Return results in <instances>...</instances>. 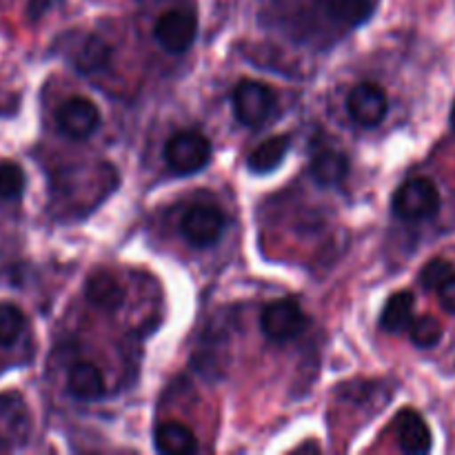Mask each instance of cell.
Instances as JSON below:
<instances>
[{"label":"cell","mask_w":455,"mask_h":455,"mask_svg":"<svg viewBox=\"0 0 455 455\" xmlns=\"http://www.w3.org/2000/svg\"><path fill=\"white\" fill-rule=\"evenodd\" d=\"M451 127H453V132H455V102H453V109H451Z\"/></svg>","instance_id":"cell-23"},{"label":"cell","mask_w":455,"mask_h":455,"mask_svg":"<svg viewBox=\"0 0 455 455\" xmlns=\"http://www.w3.org/2000/svg\"><path fill=\"white\" fill-rule=\"evenodd\" d=\"M453 274H455V267L451 262L443 260V258H435V260H431L429 265L422 269L420 283L425 284L427 289H431V291H434V289L438 291V289L444 284V280L451 278Z\"/></svg>","instance_id":"cell-21"},{"label":"cell","mask_w":455,"mask_h":455,"mask_svg":"<svg viewBox=\"0 0 455 455\" xmlns=\"http://www.w3.org/2000/svg\"><path fill=\"white\" fill-rule=\"evenodd\" d=\"M347 111L360 127H376L389 111V98L385 89L373 83L355 84L347 98Z\"/></svg>","instance_id":"cell-8"},{"label":"cell","mask_w":455,"mask_h":455,"mask_svg":"<svg viewBox=\"0 0 455 455\" xmlns=\"http://www.w3.org/2000/svg\"><path fill=\"white\" fill-rule=\"evenodd\" d=\"M394 213L407 222L429 220L440 212V191L429 178H411L394 194Z\"/></svg>","instance_id":"cell-1"},{"label":"cell","mask_w":455,"mask_h":455,"mask_svg":"<svg viewBox=\"0 0 455 455\" xmlns=\"http://www.w3.org/2000/svg\"><path fill=\"white\" fill-rule=\"evenodd\" d=\"M111 62V47L98 36H89L83 44L78 47L74 56V65L80 74H98L105 71Z\"/></svg>","instance_id":"cell-16"},{"label":"cell","mask_w":455,"mask_h":455,"mask_svg":"<svg viewBox=\"0 0 455 455\" xmlns=\"http://www.w3.org/2000/svg\"><path fill=\"white\" fill-rule=\"evenodd\" d=\"M209 158H212V145L203 133L194 129L173 133L164 147V160L180 176L198 173L200 169L207 167Z\"/></svg>","instance_id":"cell-2"},{"label":"cell","mask_w":455,"mask_h":455,"mask_svg":"<svg viewBox=\"0 0 455 455\" xmlns=\"http://www.w3.org/2000/svg\"><path fill=\"white\" fill-rule=\"evenodd\" d=\"M227 218L225 213L212 204H196L182 216L180 234L185 235L191 247H212L225 234Z\"/></svg>","instance_id":"cell-5"},{"label":"cell","mask_w":455,"mask_h":455,"mask_svg":"<svg viewBox=\"0 0 455 455\" xmlns=\"http://www.w3.org/2000/svg\"><path fill=\"white\" fill-rule=\"evenodd\" d=\"M438 296H440V305H443V309L447 311V314L455 315V274L451 278L444 280L443 287L438 289Z\"/></svg>","instance_id":"cell-22"},{"label":"cell","mask_w":455,"mask_h":455,"mask_svg":"<svg viewBox=\"0 0 455 455\" xmlns=\"http://www.w3.org/2000/svg\"><path fill=\"white\" fill-rule=\"evenodd\" d=\"M154 444L160 453L189 455L198 451V440L189 427L180 422H163L154 431Z\"/></svg>","instance_id":"cell-12"},{"label":"cell","mask_w":455,"mask_h":455,"mask_svg":"<svg viewBox=\"0 0 455 455\" xmlns=\"http://www.w3.org/2000/svg\"><path fill=\"white\" fill-rule=\"evenodd\" d=\"M371 0H324V12L338 25L355 27L371 16Z\"/></svg>","instance_id":"cell-17"},{"label":"cell","mask_w":455,"mask_h":455,"mask_svg":"<svg viewBox=\"0 0 455 455\" xmlns=\"http://www.w3.org/2000/svg\"><path fill=\"white\" fill-rule=\"evenodd\" d=\"M84 293H87V300L92 302L98 309H118L124 300V291L118 284V280L109 274H93L87 278L84 284Z\"/></svg>","instance_id":"cell-15"},{"label":"cell","mask_w":455,"mask_h":455,"mask_svg":"<svg viewBox=\"0 0 455 455\" xmlns=\"http://www.w3.org/2000/svg\"><path fill=\"white\" fill-rule=\"evenodd\" d=\"M234 116L244 127H262L275 109V96L265 83L243 80L231 98Z\"/></svg>","instance_id":"cell-3"},{"label":"cell","mask_w":455,"mask_h":455,"mask_svg":"<svg viewBox=\"0 0 455 455\" xmlns=\"http://www.w3.org/2000/svg\"><path fill=\"white\" fill-rule=\"evenodd\" d=\"M25 329V315L20 307L0 302V347H12Z\"/></svg>","instance_id":"cell-18"},{"label":"cell","mask_w":455,"mask_h":455,"mask_svg":"<svg viewBox=\"0 0 455 455\" xmlns=\"http://www.w3.org/2000/svg\"><path fill=\"white\" fill-rule=\"evenodd\" d=\"M67 389L76 400H83V403L100 400L105 395V380H102L100 369L87 360L76 363L67 376Z\"/></svg>","instance_id":"cell-10"},{"label":"cell","mask_w":455,"mask_h":455,"mask_svg":"<svg viewBox=\"0 0 455 455\" xmlns=\"http://www.w3.org/2000/svg\"><path fill=\"white\" fill-rule=\"evenodd\" d=\"M27 178L20 164L12 163V160H3L0 163V198L3 200H18L25 194Z\"/></svg>","instance_id":"cell-20"},{"label":"cell","mask_w":455,"mask_h":455,"mask_svg":"<svg viewBox=\"0 0 455 455\" xmlns=\"http://www.w3.org/2000/svg\"><path fill=\"white\" fill-rule=\"evenodd\" d=\"M289 149H291V138L289 136H274L269 140L260 142L256 149L249 154L247 167L253 173H269L275 167H280L284 158H287Z\"/></svg>","instance_id":"cell-13"},{"label":"cell","mask_w":455,"mask_h":455,"mask_svg":"<svg viewBox=\"0 0 455 455\" xmlns=\"http://www.w3.org/2000/svg\"><path fill=\"white\" fill-rule=\"evenodd\" d=\"M260 327L271 342H289L305 331L307 315L296 302L275 300L262 311Z\"/></svg>","instance_id":"cell-6"},{"label":"cell","mask_w":455,"mask_h":455,"mask_svg":"<svg viewBox=\"0 0 455 455\" xmlns=\"http://www.w3.org/2000/svg\"><path fill=\"white\" fill-rule=\"evenodd\" d=\"M198 36V18L189 9H169L156 20L154 38L164 52L185 53Z\"/></svg>","instance_id":"cell-4"},{"label":"cell","mask_w":455,"mask_h":455,"mask_svg":"<svg viewBox=\"0 0 455 455\" xmlns=\"http://www.w3.org/2000/svg\"><path fill=\"white\" fill-rule=\"evenodd\" d=\"M398 443L404 453H429L434 438L425 418L418 411H403L398 416Z\"/></svg>","instance_id":"cell-11"},{"label":"cell","mask_w":455,"mask_h":455,"mask_svg":"<svg viewBox=\"0 0 455 455\" xmlns=\"http://www.w3.org/2000/svg\"><path fill=\"white\" fill-rule=\"evenodd\" d=\"M409 336L411 342L420 349H431L443 340V324L434 315H422V318H413L411 327H409Z\"/></svg>","instance_id":"cell-19"},{"label":"cell","mask_w":455,"mask_h":455,"mask_svg":"<svg viewBox=\"0 0 455 455\" xmlns=\"http://www.w3.org/2000/svg\"><path fill=\"white\" fill-rule=\"evenodd\" d=\"M309 172L314 176L315 182H320L323 187H336L349 173V160L342 151H338L336 147L320 145L318 149L311 154V164Z\"/></svg>","instance_id":"cell-9"},{"label":"cell","mask_w":455,"mask_h":455,"mask_svg":"<svg viewBox=\"0 0 455 455\" xmlns=\"http://www.w3.org/2000/svg\"><path fill=\"white\" fill-rule=\"evenodd\" d=\"M413 309H416V298L411 291L394 293L382 309L380 327L389 333L407 331L413 323Z\"/></svg>","instance_id":"cell-14"},{"label":"cell","mask_w":455,"mask_h":455,"mask_svg":"<svg viewBox=\"0 0 455 455\" xmlns=\"http://www.w3.org/2000/svg\"><path fill=\"white\" fill-rule=\"evenodd\" d=\"M56 124L71 140H84L100 124V111H98L96 102L89 98L74 96L58 107Z\"/></svg>","instance_id":"cell-7"}]
</instances>
